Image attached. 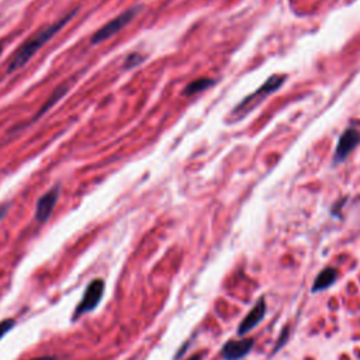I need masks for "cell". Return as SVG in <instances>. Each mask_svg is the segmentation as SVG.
I'll list each match as a JSON object with an SVG mask.
<instances>
[{
	"label": "cell",
	"mask_w": 360,
	"mask_h": 360,
	"mask_svg": "<svg viewBox=\"0 0 360 360\" xmlns=\"http://www.w3.org/2000/svg\"><path fill=\"white\" fill-rule=\"evenodd\" d=\"M76 11L77 9H73L71 13L65 14L61 20L55 22L54 24H51V26H47V27H44L43 30H39L35 35H33L31 38L27 39L20 48L17 49L16 54L13 55L11 59L9 61L7 73H13V72H16L17 69H20V68H23V66L26 65L28 61L31 59L34 55L37 54L39 49L43 48L49 39L52 38L55 34L59 31L61 28H64V26H65L66 23L71 22L72 17L76 14Z\"/></svg>",
	"instance_id": "cell-1"
},
{
	"label": "cell",
	"mask_w": 360,
	"mask_h": 360,
	"mask_svg": "<svg viewBox=\"0 0 360 360\" xmlns=\"http://www.w3.org/2000/svg\"><path fill=\"white\" fill-rule=\"evenodd\" d=\"M104 287H106V284L102 278H94L93 282L88 284V287L83 293L82 300L77 304L76 310L73 312V319H77L85 314L93 311L98 306L100 300L103 298Z\"/></svg>",
	"instance_id": "cell-2"
},
{
	"label": "cell",
	"mask_w": 360,
	"mask_h": 360,
	"mask_svg": "<svg viewBox=\"0 0 360 360\" xmlns=\"http://www.w3.org/2000/svg\"><path fill=\"white\" fill-rule=\"evenodd\" d=\"M138 11H139V9H138V7L130 9V10L121 13L120 16H117L115 18H113V20L107 23V24H104L103 27L100 28V30H97L96 33L93 34L92 44L93 45L100 44V43H103V41H106V39L111 38L113 35H115V34L120 31L121 28H124L127 24H128V23L131 22L132 18L135 17V14L138 13Z\"/></svg>",
	"instance_id": "cell-3"
},
{
	"label": "cell",
	"mask_w": 360,
	"mask_h": 360,
	"mask_svg": "<svg viewBox=\"0 0 360 360\" xmlns=\"http://www.w3.org/2000/svg\"><path fill=\"white\" fill-rule=\"evenodd\" d=\"M284 81H286V76H284V75H274V76L269 77L268 81L263 83L261 88L257 89L256 92L253 93V94H251L249 97H246L245 100L236 107V111H244V113H246V110H249V107H251V103H253L252 104V107L256 106L262 98H265L268 94L274 92V90H277V89L283 85Z\"/></svg>",
	"instance_id": "cell-4"
},
{
	"label": "cell",
	"mask_w": 360,
	"mask_h": 360,
	"mask_svg": "<svg viewBox=\"0 0 360 360\" xmlns=\"http://www.w3.org/2000/svg\"><path fill=\"white\" fill-rule=\"evenodd\" d=\"M360 144V132L355 128H349L341 135L338 142V147H336V152H335V164L342 162L344 159H346L349 156V153L355 149L357 145Z\"/></svg>",
	"instance_id": "cell-5"
},
{
	"label": "cell",
	"mask_w": 360,
	"mask_h": 360,
	"mask_svg": "<svg viewBox=\"0 0 360 360\" xmlns=\"http://www.w3.org/2000/svg\"><path fill=\"white\" fill-rule=\"evenodd\" d=\"M253 344H255V341L251 338L229 341L221 350V356L225 360H239L241 357H244L251 352Z\"/></svg>",
	"instance_id": "cell-6"
},
{
	"label": "cell",
	"mask_w": 360,
	"mask_h": 360,
	"mask_svg": "<svg viewBox=\"0 0 360 360\" xmlns=\"http://www.w3.org/2000/svg\"><path fill=\"white\" fill-rule=\"evenodd\" d=\"M58 196H59V187L56 186V187H52L51 190L47 191L44 196L39 198L37 203V208H35V218L38 223L48 221L51 214L54 211Z\"/></svg>",
	"instance_id": "cell-7"
},
{
	"label": "cell",
	"mask_w": 360,
	"mask_h": 360,
	"mask_svg": "<svg viewBox=\"0 0 360 360\" xmlns=\"http://www.w3.org/2000/svg\"><path fill=\"white\" fill-rule=\"evenodd\" d=\"M265 314H266V303H265V298H261V300L257 301L256 306L253 307L251 311H249V314L245 316V319L239 324L238 335L242 336V335H245L249 331H252L257 324L262 322V319L265 318Z\"/></svg>",
	"instance_id": "cell-8"
},
{
	"label": "cell",
	"mask_w": 360,
	"mask_h": 360,
	"mask_svg": "<svg viewBox=\"0 0 360 360\" xmlns=\"http://www.w3.org/2000/svg\"><path fill=\"white\" fill-rule=\"evenodd\" d=\"M338 278V270L333 268H327L325 270H322L318 276H316L314 286H312V293L321 291V290H327L328 287H331Z\"/></svg>",
	"instance_id": "cell-9"
},
{
	"label": "cell",
	"mask_w": 360,
	"mask_h": 360,
	"mask_svg": "<svg viewBox=\"0 0 360 360\" xmlns=\"http://www.w3.org/2000/svg\"><path fill=\"white\" fill-rule=\"evenodd\" d=\"M66 90H68V86H65V85H62V86H59V88L56 89V90H55V92L52 93V96H51V97L48 98V102H47V103H45L44 106H43V109L39 110L38 114H37V115H35V117H34L33 121L38 120L39 117H41V115L44 114V113H47V111H48V110L51 109V107H52V106H54L55 103H58V102H59L61 98H62V97H64V96H65Z\"/></svg>",
	"instance_id": "cell-10"
},
{
	"label": "cell",
	"mask_w": 360,
	"mask_h": 360,
	"mask_svg": "<svg viewBox=\"0 0 360 360\" xmlns=\"http://www.w3.org/2000/svg\"><path fill=\"white\" fill-rule=\"evenodd\" d=\"M213 81L211 79H206V77H203V79H197V81H194V82H191L189 86H187V89H186V94H194V93H198V92H203L204 89L210 88L211 85H213Z\"/></svg>",
	"instance_id": "cell-11"
},
{
	"label": "cell",
	"mask_w": 360,
	"mask_h": 360,
	"mask_svg": "<svg viewBox=\"0 0 360 360\" xmlns=\"http://www.w3.org/2000/svg\"><path fill=\"white\" fill-rule=\"evenodd\" d=\"M14 325H16V319H13V318H6L3 321H0V341L5 335L10 332Z\"/></svg>",
	"instance_id": "cell-12"
},
{
	"label": "cell",
	"mask_w": 360,
	"mask_h": 360,
	"mask_svg": "<svg viewBox=\"0 0 360 360\" xmlns=\"http://www.w3.org/2000/svg\"><path fill=\"white\" fill-rule=\"evenodd\" d=\"M142 61H144V56H142L141 54H131L126 59V68H127V69H130V68H134V66L139 65Z\"/></svg>",
	"instance_id": "cell-13"
},
{
	"label": "cell",
	"mask_w": 360,
	"mask_h": 360,
	"mask_svg": "<svg viewBox=\"0 0 360 360\" xmlns=\"http://www.w3.org/2000/svg\"><path fill=\"white\" fill-rule=\"evenodd\" d=\"M30 360H58V357H55V356H39V357H34V359Z\"/></svg>",
	"instance_id": "cell-14"
},
{
	"label": "cell",
	"mask_w": 360,
	"mask_h": 360,
	"mask_svg": "<svg viewBox=\"0 0 360 360\" xmlns=\"http://www.w3.org/2000/svg\"><path fill=\"white\" fill-rule=\"evenodd\" d=\"M2 52H3V45L0 44V55H2Z\"/></svg>",
	"instance_id": "cell-15"
}]
</instances>
